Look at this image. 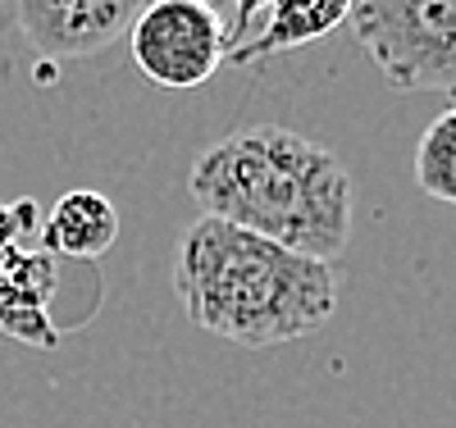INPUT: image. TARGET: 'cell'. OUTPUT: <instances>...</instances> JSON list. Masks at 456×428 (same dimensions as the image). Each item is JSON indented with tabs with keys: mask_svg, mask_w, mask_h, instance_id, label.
<instances>
[{
	"mask_svg": "<svg viewBox=\"0 0 456 428\" xmlns=\"http://www.w3.org/2000/svg\"><path fill=\"white\" fill-rule=\"evenodd\" d=\"M187 191L201 214L324 264L352 242L356 191L342 160L279 124L238 128L206 146L187 169Z\"/></svg>",
	"mask_w": 456,
	"mask_h": 428,
	"instance_id": "1",
	"label": "cell"
},
{
	"mask_svg": "<svg viewBox=\"0 0 456 428\" xmlns=\"http://www.w3.org/2000/svg\"><path fill=\"white\" fill-rule=\"evenodd\" d=\"M174 292L197 328L260 351L311 337L338 305V274L324 260L201 214L178 242Z\"/></svg>",
	"mask_w": 456,
	"mask_h": 428,
	"instance_id": "2",
	"label": "cell"
},
{
	"mask_svg": "<svg viewBox=\"0 0 456 428\" xmlns=\"http://www.w3.org/2000/svg\"><path fill=\"white\" fill-rule=\"evenodd\" d=\"M347 23L393 92H456V0H356Z\"/></svg>",
	"mask_w": 456,
	"mask_h": 428,
	"instance_id": "3",
	"label": "cell"
},
{
	"mask_svg": "<svg viewBox=\"0 0 456 428\" xmlns=\"http://www.w3.org/2000/svg\"><path fill=\"white\" fill-rule=\"evenodd\" d=\"M137 69L156 87H201L228 60V28L210 0H146L128 28Z\"/></svg>",
	"mask_w": 456,
	"mask_h": 428,
	"instance_id": "4",
	"label": "cell"
},
{
	"mask_svg": "<svg viewBox=\"0 0 456 428\" xmlns=\"http://www.w3.org/2000/svg\"><path fill=\"white\" fill-rule=\"evenodd\" d=\"M146 0H14V28L46 60H83L128 36Z\"/></svg>",
	"mask_w": 456,
	"mask_h": 428,
	"instance_id": "5",
	"label": "cell"
},
{
	"mask_svg": "<svg viewBox=\"0 0 456 428\" xmlns=\"http://www.w3.org/2000/svg\"><path fill=\"white\" fill-rule=\"evenodd\" d=\"M60 292V260L46 251H23L19 242L0 246V333L28 346L60 342V324L51 319V301Z\"/></svg>",
	"mask_w": 456,
	"mask_h": 428,
	"instance_id": "6",
	"label": "cell"
},
{
	"mask_svg": "<svg viewBox=\"0 0 456 428\" xmlns=\"http://www.w3.org/2000/svg\"><path fill=\"white\" fill-rule=\"evenodd\" d=\"M114 238H119V210H114L105 191H92V187L64 191L42 223V251L73 264L101 260L114 246Z\"/></svg>",
	"mask_w": 456,
	"mask_h": 428,
	"instance_id": "7",
	"label": "cell"
},
{
	"mask_svg": "<svg viewBox=\"0 0 456 428\" xmlns=\"http://www.w3.org/2000/svg\"><path fill=\"white\" fill-rule=\"evenodd\" d=\"M352 5L356 0H274V10L265 14V23L228 60L256 64V60H270L279 51L311 46V42H320V36H329L338 23H347Z\"/></svg>",
	"mask_w": 456,
	"mask_h": 428,
	"instance_id": "8",
	"label": "cell"
},
{
	"mask_svg": "<svg viewBox=\"0 0 456 428\" xmlns=\"http://www.w3.org/2000/svg\"><path fill=\"white\" fill-rule=\"evenodd\" d=\"M415 182L425 197L456 206V105L438 114L415 146Z\"/></svg>",
	"mask_w": 456,
	"mask_h": 428,
	"instance_id": "9",
	"label": "cell"
},
{
	"mask_svg": "<svg viewBox=\"0 0 456 428\" xmlns=\"http://www.w3.org/2000/svg\"><path fill=\"white\" fill-rule=\"evenodd\" d=\"M274 10V0H233V19H228L224 28H228V55H233L247 36L265 23V14Z\"/></svg>",
	"mask_w": 456,
	"mask_h": 428,
	"instance_id": "10",
	"label": "cell"
},
{
	"mask_svg": "<svg viewBox=\"0 0 456 428\" xmlns=\"http://www.w3.org/2000/svg\"><path fill=\"white\" fill-rule=\"evenodd\" d=\"M28 219H32V206L28 201L23 206H0V246L19 242V232L28 228Z\"/></svg>",
	"mask_w": 456,
	"mask_h": 428,
	"instance_id": "11",
	"label": "cell"
},
{
	"mask_svg": "<svg viewBox=\"0 0 456 428\" xmlns=\"http://www.w3.org/2000/svg\"><path fill=\"white\" fill-rule=\"evenodd\" d=\"M0 32H5V5H0ZM5 69H10V55H5V46H0V77H5Z\"/></svg>",
	"mask_w": 456,
	"mask_h": 428,
	"instance_id": "12",
	"label": "cell"
}]
</instances>
